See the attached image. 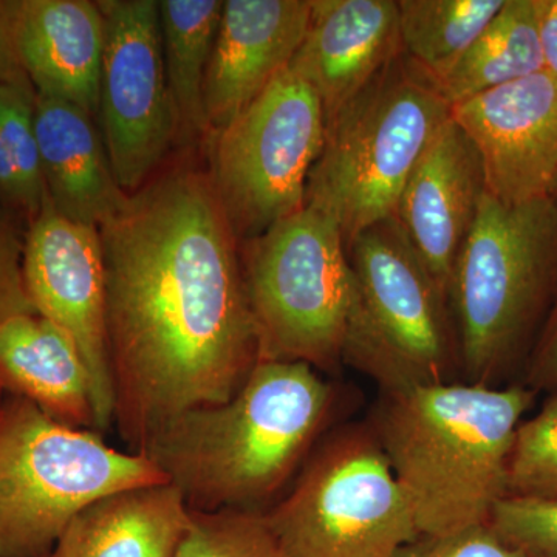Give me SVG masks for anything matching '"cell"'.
Masks as SVG:
<instances>
[{
	"label": "cell",
	"instance_id": "1",
	"mask_svg": "<svg viewBox=\"0 0 557 557\" xmlns=\"http://www.w3.org/2000/svg\"><path fill=\"white\" fill-rule=\"evenodd\" d=\"M98 231L113 424L138 454L174 418L240 391L260 359L258 332L207 168H161Z\"/></svg>",
	"mask_w": 557,
	"mask_h": 557
},
{
	"label": "cell",
	"instance_id": "2",
	"mask_svg": "<svg viewBox=\"0 0 557 557\" xmlns=\"http://www.w3.org/2000/svg\"><path fill=\"white\" fill-rule=\"evenodd\" d=\"M335 391L306 362L259 361L223 405L164 424L143 454L196 511L259 509L292 479L324 431Z\"/></svg>",
	"mask_w": 557,
	"mask_h": 557
},
{
	"label": "cell",
	"instance_id": "3",
	"mask_svg": "<svg viewBox=\"0 0 557 557\" xmlns=\"http://www.w3.org/2000/svg\"><path fill=\"white\" fill-rule=\"evenodd\" d=\"M531 388L440 383L384 394L372 431L420 536L487 525L507 496L509 454Z\"/></svg>",
	"mask_w": 557,
	"mask_h": 557
},
{
	"label": "cell",
	"instance_id": "4",
	"mask_svg": "<svg viewBox=\"0 0 557 557\" xmlns=\"http://www.w3.org/2000/svg\"><path fill=\"white\" fill-rule=\"evenodd\" d=\"M557 295V196L505 205L483 196L450 289L460 369L493 386Z\"/></svg>",
	"mask_w": 557,
	"mask_h": 557
},
{
	"label": "cell",
	"instance_id": "5",
	"mask_svg": "<svg viewBox=\"0 0 557 557\" xmlns=\"http://www.w3.org/2000/svg\"><path fill=\"white\" fill-rule=\"evenodd\" d=\"M449 116L437 81L403 51L325 123L306 205L336 220L347 247L394 218L410 172Z\"/></svg>",
	"mask_w": 557,
	"mask_h": 557
},
{
	"label": "cell",
	"instance_id": "6",
	"mask_svg": "<svg viewBox=\"0 0 557 557\" xmlns=\"http://www.w3.org/2000/svg\"><path fill=\"white\" fill-rule=\"evenodd\" d=\"M143 454L58 423L10 395L0 416V557H50L73 519L129 487L166 483Z\"/></svg>",
	"mask_w": 557,
	"mask_h": 557
},
{
	"label": "cell",
	"instance_id": "7",
	"mask_svg": "<svg viewBox=\"0 0 557 557\" xmlns=\"http://www.w3.org/2000/svg\"><path fill=\"white\" fill-rule=\"evenodd\" d=\"M347 258L354 300L343 362L384 394L450 383L460 369L453 309L398 220L359 233Z\"/></svg>",
	"mask_w": 557,
	"mask_h": 557
},
{
	"label": "cell",
	"instance_id": "8",
	"mask_svg": "<svg viewBox=\"0 0 557 557\" xmlns=\"http://www.w3.org/2000/svg\"><path fill=\"white\" fill-rule=\"evenodd\" d=\"M242 276L259 361L343 364L354 274L336 220L306 205L256 239L239 244Z\"/></svg>",
	"mask_w": 557,
	"mask_h": 557
},
{
	"label": "cell",
	"instance_id": "9",
	"mask_svg": "<svg viewBox=\"0 0 557 557\" xmlns=\"http://www.w3.org/2000/svg\"><path fill=\"white\" fill-rule=\"evenodd\" d=\"M265 515L282 557H395L420 536L372 428L329 438Z\"/></svg>",
	"mask_w": 557,
	"mask_h": 557
},
{
	"label": "cell",
	"instance_id": "10",
	"mask_svg": "<svg viewBox=\"0 0 557 557\" xmlns=\"http://www.w3.org/2000/svg\"><path fill=\"white\" fill-rule=\"evenodd\" d=\"M324 138L317 91L289 69L225 129L209 135V180L239 244L306 207Z\"/></svg>",
	"mask_w": 557,
	"mask_h": 557
},
{
	"label": "cell",
	"instance_id": "11",
	"mask_svg": "<svg viewBox=\"0 0 557 557\" xmlns=\"http://www.w3.org/2000/svg\"><path fill=\"white\" fill-rule=\"evenodd\" d=\"M106 25L101 134L126 194L141 188L180 145L164 67L159 0H98Z\"/></svg>",
	"mask_w": 557,
	"mask_h": 557
},
{
	"label": "cell",
	"instance_id": "12",
	"mask_svg": "<svg viewBox=\"0 0 557 557\" xmlns=\"http://www.w3.org/2000/svg\"><path fill=\"white\" fill-rule=\"evenodd\" d=\"M24 278L40 317L61 329L89 373L95 432L115 420V392L106 324V270L100 231L73 222L46 197L25 234Z\"/></svg>",
	"mask_w": 557,
	"mask_h": 557
},
{
	"label": "cell",
	"instance_id": "13",
	"mask_svg": "<svg viewBox=\"0 0 557 557\" xmlns=\"http://www.w3.org/2000/svg\"><path fill=\"white\" fill-rule=\"evenodd\" d=\"M482 160L487 196L505 205L557 194V79L505 84L450 108Z\"/></svg>",
	"mask_w": 557,
	"mask_h": 557
},
{
	"label": "cell",
	"instance_id": "14",
	"mask_svg": "<svg viewBox=\"0 0 557 557\" xmlns=\"http://www.w3.org/2000/svg\"><path fill=\"white\" fill-rule=\"evenodd\" d=\"M485 193L479 150L449 116L410 172L394 215L449 302Z\"/></svg>",
	"mask_w": 557,
	"mask_h": 557
},
{
	"label": "cell",
	"instance_id": "15",
	"mask_svg": "<svg viewBox=\"0 0 557 557\" xmlns=\"http://www.w3.org/2000/svg\"><path fill=\"white\" fill-rule=\"evenodd\" d=\"M310 13L311 0H225L205 81L209 135L225 129L288 69Z\"/></svg>",
	"mask_w": 557,
	"mask_h": 557
},
{
	"label": "cell",
	"instance_id": "16",
	"mask_svg": "<svg viewBox=\"0 0 557 557\" xmlns=\"http://www.w3.org/2000/svg\"><path fill=\"white\" fill-rule=\"evenodd\" d=\"M403 53L395 0H311L289 72L317 91L325 123Z\"/></svg>",
	"mask_w": 557,
	"mask_h": 557
},
{
	"label": "cell",
	"instance_id": "17",
	"mask_svg": "<svg viewBox=\"0 0 557 557\" xmlns=\"http://www.w3.org/2000/svg\"><path fill=\"white\" fill-rule=\"evenodd\" d=\"M17 47L36 94L72 102L98 119L104 17L90 0H20Z\"/></svg>",
	"mask_w": 557,
	"mask_h": 557
},
{
	"label": "cell",
	"instance_id": "18",
	"mask_svg": "<svg viewBox=\"0 0 557 557\" xmlns=\"http://www.w3.org/2000/svg\"><path fill=\"white\" fill-rule=\"evenodd\" d=\"M35 124L51 205L73 222L100 228L129 194L116 182L97 119L72 102L36 94Z\"/></svg>",
	"mask_w": 557,
	"mask_h": 557
},
{
	"label": "cell",
	"instance_id": "19",
	"mask_svg": "<svg viewBox=\"0 0 557 557\" xmlns=\"http://www.w3.org/2000/svg\"><path fill=\"white\" fill-rule=\"evenodd\" d=\"M0 386L58 423L95 431L89 373L69 336L39 313L0 325Z\"/></svg>",
	"mask_w": 557,
	"mask_h": 557
},
{
	"label": "cell",
	"instance_id": "20",
	"mask_svg": "<svg viewBox=\"0 0 557 557\" xmlns=\"http://www.w3.org/2000/svg\"><path fill=\"white\" fill-rule=\"evenodd\" d=\"M190 525L178 487H129L94 502L62 534L53 557H174Z\"/></svg>",
	"mask_w": 557,
	"mask_h": 557
},
{
	"label": "cell",
	"instance_id": "21",
	"mask_svg": "<svg viewBox=\"0 0 557 557\" xmlns=\"http://www.w3.org/2000/svg\"><path fill=\"white\" fill-rule=\"evenodd\" d=\"M544 70L537 0H505L500 11L438 86L454 108Z\"/></svg>",
	"mask_w": 557,
	"mask_h": 557
},
{
	"label": "cell",
	"instance_id": "22",
	"mask_svg": "<svg viewBox=\"0 0 557 557\" xmlns=\"http://www.w3.org/2000/svg\"><path fill=\"white\" fill-rule=\"evenodd\" d=\"M225 0H160L164 67L180 126V145L190 146L209 131L205 81Z\"/></svg>",
	"mask_w": 557,
	"mask_h": 557
},
{
	"label": "cell",
	"instance_id": "23",
	"mask_svg": "<svg viewBox=\"0 0 557 557\" xmlns=\"http://www.w3.org/2000/svg\"><path fill=\"white\" fill-rule=\"evenodd\" d=\"M403 51L437 84L456 67L505 0H397Z\"/></svg>",
	"mask_w": 557,
	"mask_h": 557
},
{
	"label": "cell",
	"instance_id": "24",
	"mask_svg": "<svg viewBox=\"0 0 557 557\" xmlns=\"http://www.w3.org/2000/svg\"><path fill=\"white\" fill-rule=\"evenodd\" d=\"M174 557H282L265 511L190 509V525Z\"/></svg>",
	"mask_w": 557,
	"mask_h": 557
},
{
	"label": "cell",
	"instance_id": "25",
	"mask_svg": "<svg viewBox=\"0 0 557 557\" xmlns=\"http://www.w3.org/2000/svg\"><path fill=\"white\" fill-rule=\"evenodd\" d=\"M507 496L557 498V392L516 431Z\"/></svg>",
	"mask_w": 557,
	"mask_h": 557
},
{
	"label": "cell",
	"instance_id": "26",
	"mask_svg": "<svg viewBox=\"0 0 557 557\" xmlns=\"http://www.w3.org/2000/svg\"><path fill=\"white\" fill-rule=\"evenodd\" d=\"M35 100V89L0 84V145L20 175L30 225L38 218L47 197L36 137Z\"/></svg>",
	"mask_w": 557,
	"mask_h": 557
},
{
	"label": "cell",
	"instance_id": "27",
	"mask_svg": "<svg viewBox=\"0 0 557 557\" xmlns=\"http://www.w3.org/2000/svg\"><path fill=\"white\" fill-rule=\"evenodd\" d=\"M487 527L528 557H557V498L505 496Z\"/></svg>",
	"mask_w": 557,
	"mask_h": 557
},
{
	"label": "cell",
	"instance_id": "28",
	"mask_svg": "<svg viewBox=\"0 0 557 557\" xmlns=\"http://www.w3.org/2000/svg\"><path fill=\"white\" fill-rule=\"evenodd\" d=\"M27 226L0 207V325L20 314L38 313L24 278Z\"/></svg>",
	"mask_w": 557,
	"mask_h": 557
},
{
	"label": "cell",
	"instance_id": "29",
	"mask_svg": "<svg viewBox=\"0 0 557 557\" xmlns=\"http://www.w3.org/2000/svg\"><path fill=\"white\" fill-rule=\"evenodd\" d=\"M395 557H528L505 544L487 525L469 528L449 536H418Z\"/></svg>",
	"mask_w": 557,
	"mask_h": 557
},
{
	"label": "cell",
	"instance_id": "30",
	"mask_svg": "<svg viewBox=\"0 0 557 557\" xmlns=\"http://www.w3.org/2000/svg\"><path fill=\"white\" fill-rule=\"evenodd\" d=\"M17 3L20 0H0V84L35 89L22 64L17 47Z\"/></svg>",
	"mask_w": 557,
	"mask_h": 557
},
{
	"label": "cell",
	"instance_id": "31",
	"mask_svg": "<svg viewBox=\"0 0 557 557\" xmlns=\"http://www.w3.org/2000/svg\"><path fill=\"white\" fill-rule=\"evenodd\" d=\"M531 391L557 387V295L528 366Z\"/></svg>",
	"mask_w": 557,
	"mask_h": 557
},
{
	"label": "cell",
	"instance_id": "32",
	"mask_svg": "<svg viewBox=\"0 0 557 557\" xmlns=\"http://www.w3.org/2000/svg\"><path fill=\"white\" fill-rule=\"evenodd\" d=\"M537 10L545 72L557 79V0H537Z\"/></svg>",
	"mask_w": 557,
	"mask_h": 557
},
{
	"label": "cell",
	"instance_id": "33",
	"mask_svg": "<svg viewBox=\"0 0 557 557\" xmlns=\"http://www.w3.org/2000/svg\"><path fill=\"white\" fill-rule=\"evenodd\" d=\"M5 391H3L2 386H0V416H2L3 401H5Z\"/></svg>",
	"mask_w": 557,
	"mask_h": 557
},
{
	"label": "cell",
	"instance_id": "34",
	"mask_svg": "<svg viewBox=\"0 0 557 557\" xmlns=\"http://www.w3.org/2000/svg\"><path fill=\"white\" fill-rule=\"evenodd\" d=\"M50 557H53V556H50Z\"/></svg>",
	"mask_w": 557,
	"mask_h": 557
},
{
	"label": "cell",
	"instance_id": "35",
	"mask_svg": "<svg viewBox=\"0 0 557 557\" xmlns=\"http://www.w3.org/2000/svg\"><path fill=\"white\" fill-rule=\"evenodd\" d=\"M556 196H557V194H556Z\"/></svg>",
	"mask_w": 557,
	"mask_h": 557
}]
</instances>
